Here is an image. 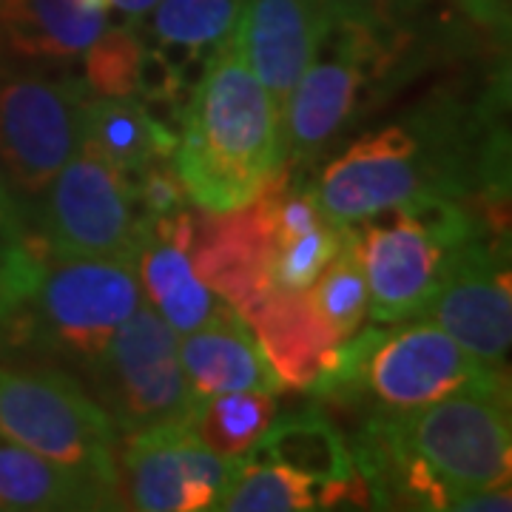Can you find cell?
Masks as SVG:
<instances>
[{
    "mask_svg": "<svg viewBox=\"0 0 512 512\" xmlns=\"http://www.w3.org/2000/svg\"><path fill=\"white\" fill-rule=\"evenodd\" d=\"M32 225L52 256L131 262L137 256L140 211L131 180L86 137L37 202Z\"/></svg>",
    "mask_w": 512,
    "mask_h": 512,
    "instance_id": "10",
    "label": "cell"
},
{
    "mask_svg": "<svg viewBox=\"0 0 512 512\" xmlns=\"http://www.w3.org/2000/svg\"><path fill=\"white\" fill-rule=\"evenodd\" d=\"M0 325H3V308H0Z\"/></svg>",
    "mask_w": 512,
    "mask_h": 512,
    "instance_id": "32",
    "label": "cell"
},
{
    "mask_svg": "<svg viewBox=\"0 0 512 512\" xmlns=\"http://www.w3.org/2000/svg\"><path fill=\"white\" fill-rule=\"evenodd\" d=\"M0 436L120 495V433L66 367L0 365Z\"/></svg>",
    "mask_w": 512,
    "mask_h": 512,
    "instance_id": "5",
    "label": "cell"
},
{
    "mask_svg": "<svg viewBox=\"0 0 512 512\" xmlns=\"http://www.w3.org/2000/svg\"><path fill=\"white\" fill-rule=\"evenodd\" d=\"M237 467L239 461L217 456L194 439L185 421L120 436L117 450L123 504L140 512L214 510Z\"/></svg>",
    "mask_w": 512,
    "mask_h": 512,
    "instance_id": "12",
    "label": "cell"
},
{
    "mask_svg": "<svg viewBox=\"0 0 512 512\" xmlns=\"http://www.w3.org/2000/svg\"><path fill=\"white\" fill-rule=\"evenodd\" d=\"M285 120L234 37L205 60L180 117L174 168L208 214L245 208L285 163Z\"/></svg>",
    "mask_w": 512,
    "mask_h": 512,
    "instance_id": "2",
    "label": "cell"
},
{
    "mask_svg": "<svg viewBox=\"0 0 512 512\" xmlns=\"http://www.w3.org/2000/svg\"><path fill=\"white\" fill-rule=\"evenodd\" d=\"M146 55V40L140 37L134 23H109L80 55V80L92 97H140Z\"/></svg>",
    "mask_w": 512,
    "mask_h": 512,
    "instance_id": "26",
    "label": "cell"
},
{
    "mask_svg": "<svg viewBox=\"0 0 512 512\" xmlns=\"http://www.w3.org/2000/svg\"><path fill=\"white\" fill-rule=\"evenodd\" d=\"M180 365L194 402L231 390H282L254 330L228 302L202 328L180 336Z\"/></svg>",
    "mask_w": 512,
    "mask_h": 512,
    "instance_id": "19",
    "label": "cell"
},
{
    "mask_svg": "<svg viewBox=\"0 0 512 512\" xmlns=\"http://www.w3.org/2000/svg\"><path fill=\"white\" fill-rule=\"evenodd\" d=\"M109 6L111 12L123 15V23H137L157 6V0H109Z\"/></svg>",
    "mask_w": 512,
    "mask_h": 512,
    "instance_id": "31",
    "label": "cell"
},
{
    "mask_svg": "<svg viewBox=\"0 0 512 512\" xmlns=\"http://www.w3.org/2000/svg\"><path fill=\"white\" fill-rule=\"evenodd\" d=\"M46 245L29 220L26 208L12 194L0 174V308L3 325L29 291L40 262L46 259ZM0 325V328H3Z\"/></svg>",
    "mask_w": 512,
    "mask_h": 512,
    "instance_id": "27",
    "label": "cell"
},
{
    "mask_svg": "<svg viewBox=\"0 0 512 512\" xmlns=\"http://www.w3.org/2000/svg\"><path fill=\"white\" fill-rule=\"evenodd\" d=\"M194 242L197 208H183L157 220L140 217L134 268L143 302L160 313L177 336L202 328L225 305L194 268Z\"/></svg>",
    "mask_w": 512,
    "mask_h": 512,
    "instance_id": "14",
    "label": "cell"
},
{
    "mask_svg": "<svg viewBox=\"0 0 512 512\" xmlns=\"http://www.w3.org/2000/svg\"><path fill=\"white\" fill-rule=\"evenodd\" d=\"M279 416L276 390H231L191 404L185 427L211 453L242 461Z\"/></svg>",
    "mask_w": 512,
    "mask_h": 512,
    "instance_id": "23",
    "label": "cell"
},
{
    "mask_svg": "<svg viewBox=\"0 0 512 512\" xmlns=\"http://www.w3.org/2000/svg\"><path fill=\"white\" fill-rule=\"evenodd\" d=\"M0 510L77 512L126 507L109 487L0 436Z\"/></svg>",
    "mask_w": 512,
    "mask_h": 512,
    "instance_id": "20",
    "label": "cell"
},
{
    "mask_svg": "<svg viewBox=\"0 0 512 512\" xmlns=\"http://www.w3.org/2000/svg\"><path fill=\"white\" fill-rule=\"evenodd\" d=\"M421 319L436 322L493 370H507L512 348L510 234L478 225L447 256L439 288Z\"/></svg>",
    "mask_w": 512,
    "mask_h": 512,
    "instance_id": "11",
    "label": "cell"
},
{
    "mask_svg": "<svg viewBox=\"0 0 512 512\" xmlns=\"http://www.w3.org/2000/svg\"><path fill=\"white\" fill-rule=\"evenodd\" d=\"M348 228L350 225L328 220L308 234L271 239V256H268L271 288L308 291L316 282V276L322 274V268L330 262V256L339 251Z\"/></svg>",
    "mask_w": 512,
    "mask_h": 512,
    "instance_id": "28",
    "label": "cell"
},
{
    "mask_svg": "<svg viewBox=\"0 0 512 512\" xmlns=\"http://www.w3.org/2000/svg\"><path fill=\"white\" fill-rule=\"evenodd\" d=\"M140 302L143 291L131 259L46 254L29 291L0 328V342L69 365L83 379Z\"/></svg>",
    "mask_w": 512,
    "mask_h": 512,
    "instance_id": "4",
    "label": "cell"
},
{
    "mask_svg": "<svg viewBox=\"0 0 512 512\" xmlns=\"http://www.w3.org/2000/svg\"><path fill=\"white\" fill-rule=\"evenodd\" d=\"M430 0H325L330 23H356L373 29L410 26Z\"/></svg>",
    "mask_w": 512,
    "mask_h": 512,
    "instance_id": "30",
    "label": "cell"
},
{
    "mask_svg": "<svg viewBox=\"0 0 512 512\" xmlns=\"http://www.w3.org/2000/svg\"><path fill=\"white\" fill-rule=\"evenodd\" d=\"M387 214V222L365 220V231H359L367 316L373 325L421 319L450 251L478 225H487L470 202L453 200L404 205Z\"/></svg>",
    "mask_w": 512,
    "mask_h": 512,
    "instance_id": "6",
    "label": "cell"
},
{
    "mask_svg": "<svg viewBox=\"0 0 512 512\" xmlns=\"http://www.w3.org/2000/svg\"><path fill=\"white\" fill-rule=\"evenodd\" d=\"M222 512H308L319 510V487L271 461L245 458L214 501Z\"/></svg>",
    "mask_w": 512,
    "mask_h": 512,
    "instance_id": "24",
    "label": "cell"
},
{
    "mask_svg": "<svg viewBox=\"0 0 512 512\" xmlns=\"http://www.w3.org/2000/svg\"><path fill=\"white\" fill-rule=\"evenodd\" d=\"M83 384L120 436L183 424L194 404L180 365V336L146 302L111 336Z\"/></svg>",
    "mask_w": 512,
    "mask_h": 512,
    "instance_id": "9",
    "label": "cell"
},
{
    "mask_svg": "<svg viewBox=\"0 0 512 512\" xmlns=\"http://www.w3.org/2000/svg\"><path fill=\"white\" fill-rule=\"evenodd\" d=\"M242 0H157L137 20V32L151 52L188 74L234 37Z\"/></svg>",
    "mask_w": 512,
    "mask_h": 512,
    "instance_id": "21",
    "label": "cell"
},
{
    "mask_svg": "<svg viewBox=\"0 0 512 512\" xmlns=\"http://www.w3.org/2000/svg\"><path fill=\"white\" fill-rule=\"evenodd\" d=\"M111 23L109 0H0V63L63 66Z\"/></svg>",
    "mask_w": 512,
    "mask_h": 512,
    "instance_id": "18",
    "label": "cell"
},
{
    "mask_svg": "<svg viewBox=\"0 0 512 512\" xmlns=\"http://www.w3.org/2000/svg\"><path fill=\"white\" fill-rule=\"evenodd\" d=\"M308 296L339 342H348L350 336L362 330L367 319V279L359 256L356 225H350L339 251L330 256L322 274L308 288Z\"/></svg>",
    "mask_w": 512,
    "mask_h": 512,
    "instance_id": "25",
    "label": "cell"
},
{
    "mask_svg": "<svg viewBox=\"0 0 512 512\" xmlns=\"http://www.w3.org/2000/svg\"><path fill=\"white\" fill-rule=\"evenodd\" d=\"M251 458L271 461L311 478L319 487V510L370 507V487L356 470L350 444L339 427L316 407L282 419L276 416Z\"/></svg>",
    "mask_w": 512,
    "mask_h": 512,
    "instance_id": "16",
    "label": "cell"
},
{
    "mask_svg": "<svg viewBox=\"0 0 512 512\" xmlns=\"http://www.w3.org/2000/svg\"><path fill=\"white\" fill-rule=\"evenodd\" d=\"M461 390H510L507 370L478 362L430 319H404L350 336L316 399L365 407L370 416H402Z\"/></svg>",
    "mask_w": 512,
    "mask_h": 512,
    "instance_id": "3",
    "label": "cell"
},
{
    "mask_svg": "<svg viewBox=\"0 0 512 512\" xmlns=\"http://www.w3.org/2000/svg\"><path fill=\"white\" fill-rule=\"evenodd\" d=\"M268 256L271 225L259 197L228 214L197 208L194 268L202 282L237 313L271 288Z\"/></svg>",
    "mask_w": 512,
    "mask_h": 512,
    "instance_id": "17",
    "label": "cell"
},
{
    "mask_svg": "<svg viewBox=\"0 0 512 512\" xmlns=\"http://www.w3.org/2000/svg\"><path fill=\"white\" fill-rule=\"evenodd\" d=\"M410 46V29L333 23L285 109V163L305 165L348 128L370 83L390 72Z\"/></svg>",
    "mask_w": 512,
    "mask_h": 512,
    "instance_id": "7",
    "label": "cell"
},
{
    "mask_svg": "<svg viewBox=\"0 0 512 512\" xmlns=\"http://www.w3.org/2000/svg\"><path fill=\"white\" fill-rule=\"evenodd\" d=\"M83 137L131 180L157 160H174L180 131L160 120L140 97H89Z\"/></svg>",
    "mask_w": 512,
    "mask_h": 512,
    "instance_id": "22",
    "label": "cell"
},
{
    "mask_svg": "<svg viewBox=\"0 0 512 512\" xmlns=\"http://www.w3.org/2000/svg\"><path fill=\"white\" fill-rule=\"evenodd\" d=\"M325 0H242L234 43L285 120L296 80L330 32Z\"/></svg>",
    "mask_w": 512,
    "mask_h": 512,
    "instance_id": "13",
    "label": "cell"
},
{
    "mask_svg": "<svg viewBox=\"0 0 512 512\" xmlns=\"http://www.w3.org/2000/svg\"><path fill=\"white\" fill-rule=\"evenodd\" d=\"M376 507L458 510L510 484V390H461L402 416H367L350 444Z\"/></svg>",
    "mask_w": 512,
    "mask_h": 512,
    "instance_id": "1",
    "label": "cell"
},
{
    "mask_svg": "<svg viewBox=\"0 0 512 512\" xmlns=\"http://www.w3.org/2000/svg\"><path fill=\"white\" fill-rule=\"evenodd\" d=\"M89 97L74 74L0 63V174L29 220L83 140Z\"/></svg>",
    "mask_w": 512,
    "mask_h": 512,
    "instance_id": "8",
    "label": "cell"
},
{
    "mask_svg": "<svg viewBox=\"0 0 512 512\" xmlns=\"http://www.w3.org/2000/svg\"><path fill=\"white\" fill-rule=\"evenodd\" d=\"M282 387L319 396L333 379L345 342L322 322L308 291L268 288L239 313Z\"/></svg>",
    "mask_w": 512,
    "mask_h": 512,
    "instance_id": "15",
    "label": "cell"
},
{
    "mask_svg": "<svg viewBox=\"0 0 512 512\" xmlns=\"http://www.w3.org/2000/svg\"><path fill=\"white\" fill-rule=\"evenodd\" d=\"M134 202L143 220L171 217L191 205L183 180L174 168V160H157L143 168L137 177H131Z\"/></svg>",
    "mask_w": 512,
    "mask_h": 512,
    "instance_id": "29",
    "label": "cell"
}]
</instances>
